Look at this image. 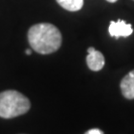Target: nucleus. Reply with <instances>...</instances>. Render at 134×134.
I'll use <instances>...</instances> for the list:
<instances>
[{"label":"nucleus","mask_w":134,"mask_h":134,"mask_svg":"<svg viewBox=\"0 0 134 134\" xmlns=\"http://www.w3.org/2000/svg\"><path fill=\"white\" fill-rule=\"evenodd\" d=\"M28 41L32 50L42 55H48L60 49L62 34L55 25L39 23L29 29Z\"/></svg>","instance_id":"f257e3e1"},{"label":"nucleus","mask_w":134,"mask_h":134,"mask_svg":"<svg viewBox=\"0 0 134 134\" xmlns=\"http://www.w3.org/2000/svg\"><path fill=\"white\" fill-rule=\"evenodd\" d=\"M31 107L28 97L13 90L0 92V117L14 118L25 114Z\"/></svg>","instance_id":"f03ea898"},{"label":"nucleus","mask_w":134,"mask_h":134,"mask_svg":"<svg viewBox=\"0 0 134 134\" xmlns=\"http://www.w3.org/2000/svg\"><path fill=\"white\" fill-rule=\"evenodd\" d=\"M108 32L111 37L118 39L120 37H129L133 33V28L131 24L126 23L124 20L119 19L110 22Z\"/></svg>","instance_id":"7ed1b4c3"},{"label":"nucleus","mask_w":134,"mask_h":134,"mask_svg":"<svg viewBox=\"0 0 134 134\" xmlns=\"http://www.w3.org/2000/svg\"><path fill=\"white\" fill-rule=\"evenodd\" d=\"M87 57H86V64L90 70L93 72H98L104 67L105 60L102 53L99 51H96L93 47H90L87 49Z\"/></svg>","instance_id":"20e7f679"},{"label":"nucleus","mask_w":134,"mask_h":134,"mask_svg":"<svg viewBox=\"0 0 134 134\" xmlns=\"http://www.w3.org/2000/svg\"><path fill=\"white\" fill-rule=\"evenodd\" d=\"M120 90L125 98L134 99V70L122 79L120 82Z\"/></svg>","instance_id":"39448f33"},{"label":"nucleus","mask_w":134,"mask_h":134,"mask_svg":"<svg viewBox=\"0 0 134 134\" xmlns=\"http://www.w3.org/2000/svg\"><path fill=\"white\" fill-rule=\"evenodd\" d=\"M58 4L68 11H79L83 6V0H57Z\"/></svg>","instance_id":"423d86ee"},{"label":"nucleus","mask_w":134,"mask_h":134,"mask_svg":"<svg viewBox=\"0 0 134 134\" xmlns=\"http://www.w3.org/2000/svg\"><path fill=\"white\" fill-rule=\"evenodd\" d=\"M85 134H103V131H101L98 128H91V129L87 130Z\"/></svg>","instance_id":"0eeeda50"},{"label":"nucleus","mask_w":134,"mask_h":134,"mask_svg":"<svg viewBox=\"0 0 134 134\" xmlns=\"http://www.w3.org/2000/svg\"><path fill=\"white\" fill-rule=\"evenodd\" d=\"M25 54H26V55H31V54H32V50H30V49L26 50V51H25Z\"/></svg>","instance_id":"6e6552de"},{"label":"nucleus","mask_w":134,"mask_h":134,"mask_svg":"<svg viewBox=\"0 0 134 134\" xmlns=\"http://www.w3.org/2000/svg\"><path fill=\"white\" fill-rule=\"evenodd\" d=\"M106 1H107V2H110V3H115L117 0H106Z\"/></svg>","instance_id":"1a4fd4ad"},{"label":"nucleus","mask_w":134,"mask_h":134,"mask_svg":"<svg viewBox=\"0 0 134 134\" xmlns=\"http://www.w3.org/2000/svg\"><path fill=\"white\" fill-rule=\"evenodd\" d=\"M133 1H134V0H133Z\"/></svg>","instance_id":"9d476101"}]
</instances>
